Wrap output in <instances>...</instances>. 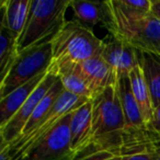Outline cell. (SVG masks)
I'll list each match as a JSON object with an SVG mask.
<instances>
[{
  "instance_id": "6da1fadb",
  "label": "cell",
  "mask_w": 160,
  "mask_h": 160,
  "mask_svg": "<svg viewBox=\"0 0 160 160\" xmlns=\"http://www.w3.org/2000/svg\"><path fill=\"white\" fill-rule=\"evenodd\" d=\"M92 147L121 157L149 147L136 146L129 138L116 86L92 100Z\"/></svg>"
},
{
  "instance_id": "7a4b0ae2",
  "label": "cell",
  "mask_w": 160,
  "mask_h": 160,
  "mask_svg": "<svg viewBox=\"0 0 160 160\" xmlns=\"http://www.w3.org/2000/svg\"><path fill=\"white\" fill-rule=\"evenodd\" d=\"M108 2L112 14L109 33L140 52L160 55V20L150 12L129 9L121 0Z\"/></svg>"
},
{
  "instance_id": "3957f363",
  "label": "cell",
  "mask_w": 160,
  "mask_h": 160,
  "mask_svg": "<svg viewBox=\"0 0 160 160\" xmlns=\"http://www.w3.org/2000/svg\"><path fill=\"white\" fill-rule=\"evenodd\" d=\"M71 0H32L18 52L51 42L67 22L65 16Z\"/></svg>"
},
{
  "instance_id": "277c9868",
  "label": "cell",
  "mask_w": 160,
  "mask_h": 160,
  "mask_svg": "<svg viewBox=\"0 0 160 160\" xmlns=\"http://www.w3.org/2000/svg\"><path fill=\"white\" fill-rule=\"evenodd\" d=\"M52 65L81 64L101 54L102 40L76 20L67 21L52 38ZM49 66V67H51Z\"/></svg>"
},
{
  "instance_id": "5b68a950",
  "label": "cell",
  "mask_w": 160,
  "mask_h": 160,
  "mask_svg": "<svg viewBox=\"0 0 160 160\" xmlns=\"http://www.w3.org/2000/svg\"><path fill=\"white\" fill-rule=\"evenodd\" d=\"M53 59L52 43L36 45L20 52L0 83V99H3L35 77L46 73Z\"/></svg>"
},
{
  "instance_id": "8992f818",
  "label": "cell",
  "mask_w": 160,
  "mask_h": 160,
  "mask_svg": "<svg viewBox=\"0 0 160 160\" xmlns=\"http://www.w3.org/2000/svg\"><path fill=\"white\" fill-rule=\"evenodd\" d=\"M87 101L91 100H88L86 98H80V97H77L65 90L57 99V101L54 103V105L46 114V116L36 125L35 128L32 129L25 136H22L19 139H17L12 145L8 146L12 160H16L23 152L29 150L31 147H33L42 139H44L55 128V126L62 121L64 116L79 109Z\"/></svg>"
},
{
  "instance_id": "52a82bcc",
  "label": "cell",
  "mask_w": 160,
  "mask_h": 160,
  "mask_svg": "<svg viewBox=\"0 0 160 160\" xmlns=\"http://www.w3.org/2000/svg\"><path fill=\"white\" fill-rule=\"evenodd\" d=\"M73 112L64 116L44 139L23 152L16 160H77L71 150L69 128Z\"/></svg>"
},
{
  "instance_id": "ba28073f",
  "label": "cell",
  "mask_w": 160,
  "mask_h": 160,
  "mask_svg": "<svg viewBox=\"0 0 160 160\" xmlns=\"http://www.w3.org/2000/svg\"><path fill=\"white\" fill-rule=\"evenodd\" d=\"M56 80H57V77L54 76L53 73H46L42 82L34 90L33 93L27 100V102L21 107V109L17 112L16 115L8 122V124L3 128L0 129V136H1L0 147L10 146L20 137L27 123L29 122L35 109L38 108V103L51 90Z\"/></svg>"
},
{
  "instance_id": "9c48e42d",
  "label": "cell",
  "mask_w": 160,
  "mask_h": 160,
  "mask_svg": "<svg viewBox=\"0 0 160 160\" xmlns=\"http://www.w3.org/2000/svg\"><path fill=\"white\" fill-rule=\"evenodd\" d=\"M69 128L71 150L77 160L97 152L92 147V101L73 112Z\"/></svg>"
},
{
  "instance_id": "30bf717a",
  "label": "cell",
  "mask_w": 160,
  "mask_h": 160,
  "mask_svg": "<svg viewBox=\"0 0 160 160\" xmlns=\"http://www.w3.org/2000/svg\"><path fill=\"white\" fill-rule=\"evenodd\" d=\"M100 56L116 71L118 76L129 73L139 66V51L111 33L102 40Z\"/></svg>"
},
{
  "instance_id": "8fae6325",
  "label": "cell",
  "mask_w": 160,
  "mask_h": 160,
  "mask_svg": "<svg viewBox=\"0 0 160 160\" xmlns=\"http://www.w3.org/2000/svg\"><path fill=\"white\" fill-rule=\"evenodd\" d=\"M80 68L92 94V100L108 88L115 87L118 83L116 71L100 55L81 62Z\"/></svg>"
},
{
  "instance_id": "7c38bea8",
  "label": "cell",
  "mask_w": 160,
  "mask_h": 160,
  "mask_svg": "<svg viewBox=\"0 0 160 160\" xmlns=\"http://www.w3.org/2000/svg\"><path fill=\"white\" fill-rule=\"evenodd\" d=\"M70 8L77 22L93 31V27L102 24L105 29L111 25L112 14L108 1H87V0H71Z\"/></svg>"
},
{
  "instance_id": "4fadbf2b",
  "label": "cell",
  "mask_w": 160,
  "mask_h": 160,
  "mask_svg": "<svg viewBox=\"0 0 160 160\" xmlns=\"http://www.w3.org/2000/svg\"><path fill=\"white\" fill-rule=\"evenodd\" d=\"M47 72L59 78L66 91L92 101V94L82 75L80 64L52 65Z\"/></svg>"
},
{
  "instance_id": "5bb4252c",
  "label": "cell",
  "mask_w": 160,
  "mask_h": 160,
  "mask_svg": "<svg viewBox=\"0 0 160 160\" xmlns=\"http://www.w3.org/2000/svg\"><path fill=\"white\" fill-rule=\"evenodd\" d=\"M32 0H5L1 2V22L0 25L8 30L19 41L30 11Z\"/></svg>"
},
{
  "instance_id": "9a60e30c",
  "label": "cell",
  "mask_w": 160,
  "mask_h": 160,
  "mask_svg": "<svg viewBox=\"0 0 160 160\" xmlns=\"http://www.w3.org/2000/svg\"><path fill=\"white\" fill-rule=\"evenodd\" d=\"M46 73L38 76L28 83L23 85L22 87L12 91L6 98L0 99V129L3 128L8 124V122L16 115V113L21 109V107L27 102L30 96L42 82Z\"/></svg>"
},
{
  "instance_id": "2e32d148",
  "label": "cell",
  "mask_w": 160,
  "mask_h": 160,
  "mask_svg": "<svg viewBox=\"0 0 160 160\" xmlns=\"http://www.w3.org/2000/svg\"><path fill=\"white\" fill-rule=\"evenodd\" d=\"M139 67L150 93L152 108L160 105V55L139 51Z\"/></svg>"
},
{
  "instance_id": "e0dca14e",
  "label": "cell",
  "mask_w": 160,
  "mask_h": 160,
  "mask_svg": "<svg viewBox=\"0 0 160 160\" xmlns=\"http://www.w3.org/2000/svg\"><path fill=\"white\" fill-rule=\"evenodd\" d=\"M128 77L129 82H131L132 91H133L135 100L140 109L142 120H144L147 127V125L149 124V122L151 121V118H152L153 108L152 103H151L150 93H149L148 87H147V83L145 81L142 68L139 66L134 68L128 73Z\"/></svg>"
},
{
  "instance_id": "ac0fdd59",
  "label": "cell",
  "mask_w": 160,
  "mask_h": 160,
  "mask_svg": "<svg viewBox=\"0 0 160 160\" xmlns=\"http://www.w3.org/2000/svg\"><path fill=\"white\" fill-rule=\"evenodd\" d=\"M18 41L6 28L0 25V73L1 80L7 76L9 69L18 56Z\"/></svg>"
},
{
  "instance_id": "d6986e66",
  "label": "cell",
  "mask_w": 160,
  "mask_h": 160,
  "mask_svg": "<svg viewBox=\"0 0 160 160\" xmlns=\"http://www.w3.org/2000/svg\"><path fill=\"white\" fill-rule=\"evenodd\" d=\"M147 131L151 142H160V105L153 109L152 118L147 125Z\"/></svg>"
},
{
  "instance_id": "ffe728a7",
  "label": "cell",
  "mask_w": 160,
  "mask_h": 160,
  "mask_svg": "<svg viewBox=\"0 0 160 160\" xmlns=\"http://www.w3.org/2000/svg\"><path fill=\"white\" fill-rule=\"evenodd\" d=\"M121 160H157V152L151 145L147 148L139 149L126 156H123Z\"/></svg>"
},
{
  "instance_id": "44dd1931",
  "label": "cell",
  "mask_w": 160,
  "mask_h": 160,
  "mask_svg": "<svg viewBox=\"0 0 160 160\" xmlns=\"http://www.w3.org/2000/svg\"><path fill=\"white\" fill-rule=\"evenodd\" d=\"M124 6L136 11L149 13L151 9V0H121Z\"/></svg>"
},
{
  "instance_id": "7402d4cb",
  "label": "cell",
  "mask_w": 160,
  "mask_h": 160,
  "mask_svg": "<svg viewBox=\"0 0 160 160\" xmlns=\"http://www.w3.org/2000/svg\"><path fill=\"white\" fill-rule=\"evenodd\" d=\"M122 157L121 156L112 155L110 152H105V151H100V152H94L89 156L81 158L80 160H121Z\"/></svg>"
},
{
  "instance_id": "603a6c76",
  "label": "cell",
  "mask_w": 160,
  "mask_h": 160,
  "mask_svg": "<svg viewBox=\"0 0 160 160\" xmlns=\"http://www.w3.org/2000/svg\"><path fill=\"white\" fill-rule=\"evenodd\" d=\"M150 13L158 20H160V0H151Z\"/></svg>"
},
{
  "instance_id": "cb8c5ba5",
  "label": "cell",
  "mask_w": 160,
  "mask_h": 160,
  "mask_svg": "<svg viewBox=\"0 0 160 160\" xmlns=\"http://www.w3.org/2000/svg\"><path fill=\"white\" fill-rule=\"evenodd\" d=\"M152 146L155 148L156 152H157V160H160V142H152Z\"/></svg>"
}]
</instances>
